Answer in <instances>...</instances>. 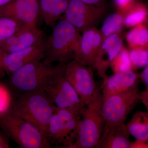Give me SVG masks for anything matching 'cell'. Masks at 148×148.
Wrapping results in <instances>:
<instances>
[{"label": "cell", "mask_w": 148, "mask_h": 148, "mask_svg": "<svg viewBox=\"0 0 148 148\" xmlns=\"http://www.w3.org/2000/svg\"><path fill=\"white\" fill-rule=\"evenodd\" d=\"M52 29L46 40L42 62L47 65L55 62L67 64L75 59L79 48L81 35L64 18L57 21Z\"/></svg>", "instance_id": "1"}, {"label": "cell", "mask_w": 148, "mask_h": 148, "mask_svg": "<svg viewBox=\"0 0 148 148\" xmlns=\"http://www.w3.org/2000/svg\"><path fill=\"white\" fill-rule=\"evenodd\" d=\"M66 64L56 66L42 61L31 62L10 75V83L19 92L45 91L49 86L64 74Z\"/></svg>", "instance_id": "2"}, {"label": "cell", "mask_w": 148, "mask_h": 148, "mask_svg": "<svg viewBox=\"0 0 148 148\" xmlns=\"http://www.w3.org/2000/svg\"><path fill=\"white\" fill-rule=\"evenodd\" d=\"M11 108L45 136L56 107L45 91H38L23 92L12 103Z\"/></svg>", "instance_id": "3"}, {"label": "cell", "mask_w": 148, "mask_h": 148, "mask_svg": "<svg viewBox=\"0 0 148 148\" xmlns=\"http://www.w3.org/2000/svg\"><path fill=\"white\" fill-rule=\"evenodd\" d=\"M0 127L20 147H51L50 143L39 130L15 113L11 107L0 115Z\"/></svg>", "instance_id": "4"}, {"label": "cell", "mask_w": 148, "mask_h": 148, "mask_svg": "<svg viewBox=\"0 0 148 148\" xmlns=\"http://www.w3.org/2000/svg\"><path fill=\"white\" fill-rule=\"evenodd\" d=\"M102 95L82 111V119L76 140L71 148H96L105 126L101 110Z\"/></svg>", "instance_id": "5"}, {"label": "cell", "mask_w": 148, "mask_h": 148, "mask_svg": "<svg viewBox=\"0 0 148 148\" xmlns=\"http://www.w3.org/2000/svg\"><path fill=\"white\" fill-rule=\"evenodd\" d=\"M140 94L138 88L102 99L101 110L105 124L114 126L125 123L128 115L140 101Z\"/></svg>", "instance_id": "6"}, {"label": "cell", "mask_w": 148, "mask_h": 148, "mask_svg": "<svg viewBox=\"0 0 148 148\" xmlns=\"http://www.w3.org/2000/svg\"><path fill=\"white\" fill-rule=\"evenodd\" d=\"M65 76L79 96L83 107L101 95L96 86L92 68L74 59L66 64Z\"/></svg>", "instance_id": "7"}, {"label": "cell", "mask_w": 148, "mask_h": 148, "mask_svg": "<svg viewBox=\"0 0 148 148\" xmlns=\"http://www.w3.org/2000/svg\"><path fill=\"white\" fill-rule=\"evenodd\" d=\"M106 12V7L88 4L79 0H71L63 18L83 33L95 27Z\"/></svg>", "instance_id": "8"}, {"label": "cell", "mask_w": 148, "mask_h": 148, "mask_svg": "<svg viewBox=\"0 0 148 148\" xmlns=\"http://www.w3.org/2000/svg\"><path fill=\"white\" fill-rule=\"evenodd\" d=\"M48 96L59 108L81 109L83 106L79 96L65 76V73L45 89Z\"/></svg>", "instance_id": "9"}, {"label": "cell", "mask_w": 148, "mask_h": 148, "mask_svg": "<svg viewBox=\"0 0 148 148\" xmlns=\"http://www.w3.org/2000/svg\"><path fill=\"white\" fill-rule=\"evenodd\" d=\"M46 40L43 38L34 45L23 50L5 53L3 59L5 72L11 75L29 63L43 60L45 54Z\"/></svg>", "instance_id": "10"}, {"label": "cell", "mask_w": 148, "mask_h": 148, "mask_svg": "<svg viewBox=\"0 0 148 148\" xmlns=\"http://www.w3.org/2000/svg\"><path fill=\"white\" fill-rule=\"evenodd\" d=\"M42 38L43 31L38 28L37 23L24 24L0 45L5 53H12L30 47Z\"/></svg>", "instance_id": "11"}, {"label": "cell", "mask_w": 148, "mask_h": 148, "mask_svg": "<svg viewBox=\"0 0 148 148\" xmlns=\"http://www.w3.org/2000/svg\"><path fill=\"white\" fill-rule=\"evenodd\" d=\"M123 47L119 34L112 35L103 41L97 54L93 69L103 81L108 78L107 72L111 63Z\"/></svg>", "instance_id": "12"}, {"label": "cell", "mask_w": 148, "mask_h": 148, "mask_svg": "<svg viewBox=\"0 0 148 148\" xmlns=\"http://www.w3.org/2000/svg\"><path fill=\"white\" fill-rule=\"evenodd\" d=\"M75 60L93 68L97 54L103 42L100 31L95 27L83 32Z\"/></svg>", "instance_id": "13"}, {"label": "cell", "mask_w": 148, "mask_h": 148, "mask_svg": "<svg viewBox=\"0 0 148 148\" xmlns=\"http://www.w3.org/2000/svg\"><path fill=\"white\" fill-rule=\"evenodd\" d=\"M140 81V74L135 70L114 74L103 81L101 87L102 99L138 88Z\"/></svg>", "instance_id": "14"}, {"label": "cell", "mask_w": 148, "mask_h": 148, "mask_svg": "<svg viewBox=\"0 0 148 148\" xmlns=\"http://www.w3.org/2000/svg\"><path fill=\"white\" fill-rule=\"evenodd\" d=\"M40 13L38 0H14L0 12L22 25L37 23Z\"/></svg>", "instance_id": "15"}, {"label": "cell", "mask_w": 148, "mask_h": 148, "mask_svg": "<svg viewBox=\"0 0 148 148\" xmlns=\"http://www.w3.org/2000/svg\"><path fill=\"white\" fill-rule=\"evenodd\" d=\"M130 135L125 123L114 126L105 124L96 148H130Z\"/></svg>", "instance_id": "16"}, {"label": "cell", "mask_w": 148, "mask_h": 148, "mask_svg": "<svg viewBox=\"0 0 148 148\" xmlns=\"http://www.w3.org/2000/svg\"><path fill=\"white\" fill-rule=\"evenodd\" d=\"M40 13L48 27L53 28L64 15L71 0H38Z\"/></svg>", "instance_id": "17"}, {"label": "cell", "mask_w": 148, "mask_h": 148, "mask_svg": "<svg viewBox=\"0 0 148 148\" xmlns=\"http://www.w3.org/2000/svg\"><path fill=\"white\" fill-rule=\"evenodd\" d=\"M130 135L135 140H148V113L147 112L137 111L126 125Z\"/></svg>", "instance_id": "18"}, {"label": "cell", "mask_w": 148, "mask_h": 148, "mask_svg": "<svg viewBox=\"0 0 148 148\" xmlns=\"http://www.w3.org/2000/svg\"><path fill=\"white\" fill-rule=\"evenodd\" d=\"M130 49H148V26L146 23L131 28L125 36Z\"/></svg>", "instance_id": "19"}, {"label": "cell", "mask_w": 148, "mask_h": 148, "mask_svg": "<svg viewBox=\"0 0 148 148\" xmlns=\"http://www.w3.org/2000/svg\"><path fill=\"white\" fill-rule=\"evenodd\" d=\"M147 20V8L145 4L135 2L124 15V26L132 28L145 23Z\"/></svg>", "instance_id": "20"}, {"label": "cell", "mask_w": 148, "mask_h": 148, "mask_svg": "<svg viewBox=\"0 0 148 148\" xmlns=\"http://www.w3.org/2000/svg\"><path fill=\"white\" fill-rule=\"evenodd\" d=\"M124 15L120 12L112 14L103 22L100 32L103 41L115 34H119L124 26Z\"/></svg>", "instance_id": "21"}, {"label": "cell", "mask_w": 148, "mask_h": 148, "mask_svg": "<svg viewBox=\"0 0 148 148\" xmlns=\"http://www.w3.org/2000/svg\"><path fill=\"white\" fill-rule=\"evenodd\" d=\"M64 133V122L56 113L53 114L49 124L46 138L51 143L62 145Z\"/></svg>", "instance_id": "22"}, {"label": "cell", "mask_w": 148, "mask_h": 148, "mask_svg": "<svg viewBox=\"0 0 148 148\" xmlns=\"http://www.w3.org/2000/svg\"><path fill=\"white\" fill-rule=\"evenodd\" d=\"M81 119V116L79 115L68 121L64 122L63 147L61 148H71L75 142Z\"/></svg>", "instance_id": "23"}, {"label": "cell", "mask_w": 148, "mask_h": 148, "mask_svg": "<svg viewBox=\"0 0 148 148\" xmlns=\"http://www.w3.org/2000/svg\"><path fill=\"white\" fill-rule=\"evenodd\" d=\"M110 67L114 74L134 70L130 57L129 50L123 46L111 63Z\"/></svg>", "instance_id": "24"}, {"label": "cell", "mask_w": 148, "mask_h": 148, "mask_svg": "<svg viewBox=\"0 0 148 148\" xmlns=\"http://www.w3.org/2000/svg\"><path fill=\"white\" fill-rule=\"evenodd\" d=\"M22 25L13 18L0 13V43L12 36Z\"/></svg>", "instance_id": "25"}, {"label": "cell", "mask_w": 148, "mask_h": 148, "mask_svg": "<svg viewBox=\"0 0 148 148\" xmlns=\"http://www.w3.org/2000/svg\"><path fill=\"white\" fill-rule=\"evenodd\" d=\"M130 57L134 70L145 68L148 64V49H131Z\"/></svg>", "instance_id": "26"}, {"label": "cell", "mask_w": 148, "mask_h": 148, "mask_svg": "<svg viewBox=\"0 0 148 148\" xmlns=\"http://www.w3.org/2000/svg\"><path fill=\"white\" fill-rule=\"evenodd\" d=\"M12 103L9 91L3 85L0 84V115L10 108Z\"/></svg>", "instance_id": "27"}, {"label": "cell", "mask_w": 148, "mask_h": 148, "mask_svg": "<svg viewBox=\"0 0 148 148\" xmlns=\"http://www.w3.org/2000/svg\"><path fill=\"white\" fill-rule=\"evenodd\" d=\"M117 12L125 15L136 2V0H114Z\"/></svg>", "instance_id": "28"}, {"label": "cell", "mask_w": 148, "mask_h": 148, "mask_svg": "<svg viewBox=\"0 0 148 148\" xmlns=\"http://www.w3.org/2000/svg\"><path fill=\"white\" fill-rule=\"evenodd\" d=\"M140 81L145 85V88L148 89V64L140 74Z\"/></svg>", "instance_id": "29"}, {"label": "cell", "mask_w": 148, "mask_h": 148, "mask_svg": "<svg viewBox=\"0 0 148 148\" xmlns=\"http://www.w3.org/2000/svg\"><path fill=\"white\" fill-rule=\"evenodd\" d=\"M130 148H148V140H135L134 142H131Z\"/></svg>", "instance_id": "30"}, {"label": "cell", "mask_w": 148, "mask_h": 148, "mask_svg": "<svg viewBox=\"0 0 148 148\" xmlns=\"http://www.w3.org/2000/svg\"><path fill=\"white\" fill-rule=\"evenodd\" d=\"M140 101L143 103L148 113V89H145L140 92Z\"/></svg>", "instance_id": "31"}, {"label": "cell", "mask_w": 148, "mask_h": 148, "mask_svg": "<svg viewBox=\"0 0 148 148\" xmlns=\"http://www.w3.org/2000/svg\"><path fill=\"white\" fill-rule=\"evenodd\" d=\"M88 4L105 7V0H79Z\"/></svg>", "instance_id": "32"}, {"label": "cell", "mask_w": 148, "mask_h": 148, "mask_svg": "<svg viewBox=\"0 0 148 148\" xmlns=\"http://www.w3.org/2000/svg\"><path fill=\"white\" fill-rule=\"evenodd\" d=\"M5 53L0 45V77L2 76L5 71L3 66V59Z\"/></svg>", "instance_id": "33"}, {"label": "cell", "mask_w": 148, "mask_h": 148, "mask_svg": "<svg viewBox=\"0 0 148 148\" xmlns=\"http://www.w3.org/2000/svg\"><path fill=\"white\" fill-rule=\"evenodd\" d=\"M14 0H0V12Z\"/></svg>", "instance_id": "34"}, {"label": "cell", "mask_w": 148, "mask_h": 148, "mask_svg": "<svg viewBox=\"0 0 148 148\" xmlns=\"http://www.w3.org/2000/svg\"><path fill=\"white\" fill-rule=\"evenodd\" d=\"M9 147L8 143H7L4 139L2 138L0 140V148H7Z\"/></svg>", "instance_id": "35"}, {"label": "cell", "mask_w": 148, "mask_h": 148, "mask_svg": "<svg viewBox=\"0 0 148 148\" xmlns=\"http://www.w3.org/2000/svg\"><path fill=\"white\" fill-rule=\"evenodd\" d=\"M146 24H147V25L148 26V20H147V21H146Z\"/></svg>", "instance_id": "36"}, {"label": "cell", "mask_w": 148, "mask_h": 148, "mask_svg": "<svg viewBox=\"0 0 148 148\" xmlns=\"http://www.w3.org/2000/svg\"><path fill=\"white\" fill-rule=\"evenodd\" d=\"M147 20H148V9H147Z\"/></svg>", "instance_id": "37"}, {"label": "cell", "mask_w": 148, "mask_h": 148, "mask_svg": "<svg viewBox=\"0 0 148 148\" xmlns=\"http://www.w3.org/2000/svg\"><path fill=\"white\" fill-rule=\"evenodd\" d=\"M1 138H2V137H1V134H0V140H1Z\"/></svg>", "instance_id": "38"}]
</instances>
